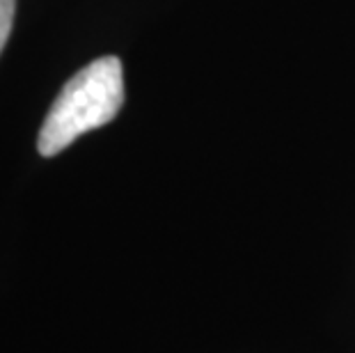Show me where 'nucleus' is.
<instances>
[{
  "mask_svg": "<svg viewBox=\"0 0 355 353\" xmlns=\"http://www.w3.org/2000/svg\"><path fill=\"white\" fill-rule=\"evenodd\" d=\"M124 103V71L115 55H103L83 67L64 83L44 117L37 152L55 156L83 133L105 126L119 115Z\"/></svg>",
  "mask_w": 355,
  "mask_h": 353,
  "instance_id": "1",
  "label": "nucleus"
},
{
  "mask_svg": "<svg viewBox=\"0 0 355 353\" xmlns=\"http://www.w3.org/2000/svg\"><path fill=\"white\" fill-rule=\"evenodd\" d=\"M14 12H17V0H0V53H3L7 40H10Z\"/></svg>",
  "mask_w": 355,
  "mask_h": 353,
  "instance_id": "2",
  "label": "nucleus"
}]
</instances>
